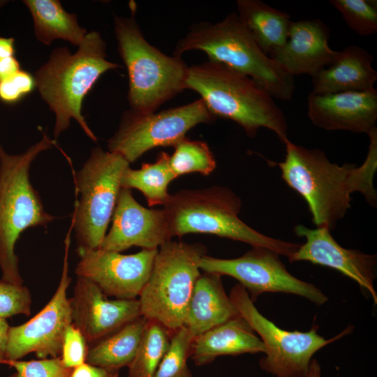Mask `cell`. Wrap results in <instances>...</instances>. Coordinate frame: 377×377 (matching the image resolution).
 Here are the masks:
<instances>
[{"mask_svg":"<svg viewBox=\"0 0 377 377\" xmlns=\"http://www.w3.org/2000/svg\"><path fill=\"white\" fill-rule=\"evenodd\" d=\"M367 157L359 166L332 163L325 152L284 142L286 156L278 163L284 182L306 202L312 222L331 231L350 207L351 195L360 193L372 206L377 203L374 179L377 171V128L369 134Z\"/></svg>","mask_w":377,"mask_h":377,"instance_id":"cell-1","label":"cell"},{"mask_svg":"<svg viewBox=\"0 0 377 377\" xmlns=\"http://www.w3.org/2000/svg\"><path fill=\"white\" fill-rule=\"evenodd\" d=\"M119 67L107 59L106 43L95 31L87 34L75 53L67 47L52 50L48 61L36 71L34 78L41 98L55 114V140L73 119L88 138L97 142L82 114V102L101 75Z\"/></svg>","mask_w":377,"mask_h":377,"instance_id":"cell-2","label":"cell"},{"mask_svg":"<svg viewBox=\"0 0 377 377\" xmlns=\"http://www.w3.org/2000/svg\"><path fill=\"white\" fill-rule=\"evenodd\" d=\"M186 89L197 92L216 117L235 121L250 138L260 128L288 140L285 114L273 98L249 77L225 64L208 60L188 66Z\"/></svg>","mask_w":377,"mask_h":377,"instance_id":"cell-3","label":"cell"},{"mask_svg":"<svg viewBox=\"0 0 377 377\" xmlns=\"http://www.w3.org/2000/svg\"><path fill=\"white\" fill-rule=\"evenodd\" d=\"M57 146L46 133L36 143L19 154L7 153L0 143V269L1 281L23 285L15 246L29 228L47 227L57 218L47 213L38 192L32 186L29 171L43 151Z\"/></svg>","mask_w":377,"mask_h":377,"instance_id":"cell-4","label":"cell"},{"mask_svg":"<svg viewBox=\"0 0 377 377\" xmlns=\"http://www.w3.org/2000/svg\"><path fill=\"white\" fill-rule=\"evenodd\" d=\"M193 50L249 77L272 98L289 101L293 97L294 77L263 52L237 13L216 23L193 24L177 43L173 55L182 57Z\"/></svg>","mask_w":377,"mask_h":377,"instance_id":"cell-5","label":"cell"},{"mask_svg":"<svg viewBox=\"0 0 377 377\" xmlns=\"http://www.w3.org/2000/svg\"><path fill=\"white\" fill-rule=\"evenodd\" d=\"M172 237L200 233L270 249L289 257L299 244L265 235L239 218L242 200L231 189L213 186L170 194L163 205Z\"/></svg>","mask_w":377,"mask_h":377,"instance_id":"cell-6","label":"cell"},{"mask_svg":"<svg viewBox=\"0 0 377 377\" xmlns=\"http://www.w3.org/2000/svg\"><path fill=\"white\" fill-rule=\"evenodd\" d=\"M117 50L128 75V101L131 110L151 113L186 89L188 66L151 45L133 17L115 15Z\"/></svg>","mask_w":377,"mask_h":377,"instance_id":"cell-7","label":"cell"},{"mask_svg":"<svg viewBox=\"0 0 377 377\" xmlns=\"http://www.w3.org/2000/svg\"><path fill=\"white\" fill-rule=\"evenodd\" d=\"M200 243L169 241L158 249L149 279L140 295L141 316L155 320L170 331L182 326L206 255Z\"/></svg>","mask_w":377,"mask_h":377,"instance_id":"cell-8","label":"cell"},{"mask_svg":"<svg viewBox=\"0 0 377 377\" xmlns=\"http://www.w3.org/2000/svg\"><path fill=\"white\" fill-rule=\"evenodd\" d=\"M130 163L120 154L96 147L73 174L77 199L71 225L78 249H98L121 190V177Z\"/></svg>","mask_w":377,"mask_h":377,"instance_id":"cell-9","label":"cell"},{"mask_svg":"<svg viewBox=\"0 0 377 377\" xmlns=\"http://www.w3.org/2000/svg\"><path fill=\"white\" fill-rule=\"evenodd\" d=\"M229 297L265 346V355L259 362L260 368L275 377H306L314 354L353 330L348 327L330 339L318 334L315 325L308 332L287 331L259 312L241 284L233 286Z\"/></svg>","mask_w":377,"mask_h":377,"instance_id":"cell-10","label":"cell"},{"mask_svg":"<svg viewBox=\"0 0 377 377\" xmlns=\"http://www.w3.org/2000/svg\"><path fill=\"white\" fill-rule=\"evenodd\" d=\"M216 119L201 98L158 112L130 109L123 113L118 129L108 140V151L133 163L154 148L175 147L192 128Z\"/></svg>","mask_w":377,"mask_h":377,"instance_id":"cell-11","label":"cell"},{"mask_svg":"<svg viewBox=\"0 0 377 377\" xmlns=\"http://www.w3.org/2000/svg\"><path fill=\"white\" fill-rule=\"evenodd\" d=\"M279 256L270 249L256 246L232 259L205 255L199 267L205 272L227 275L237 279L253 302L264 293H284L303 297L318 306L325 304L327 297L313 283L292 275Z\"/></svg>","mask_w":377,"mask_h":377,"instance_id":"cell-12","label":"cell"},{"mask_svg":"<svg viewBox=\"0 0 377 377\" xmlns=\"http://www.w3.org/2000/svg\"><path fill=\"white\" fill-rule=\"evenodd\" d=\"M72 226L64 240V256L58 287L49 302L35 316L18 326L10 327L5 360H20L34 353L39 359L60 357L66 327L72 323L67 289L71 281L68 275V254Z\"/></svg>","mask_w":377,"mask_h":377,"instance_id":"cell-13","label":"cell"},{"mask_svg":"<svg viewBox=\"0 0 377 377\" xmlns=\"http://www.w3.org/2000/svg\"><path fill=\"white\" fill-rule=\"evenodd\" d=\"M156 249H142L129 255L101 249H78L77 276L95 283L106 295L135 299L150 275Z\"/></svg>","mask_w":377,"mask_h":377,"instance_id":"cell-14","label":"cell"},{"mask_svg":"<svg viewBox=\"0 0 377 377\" xmlns=\"http://www.w3.org/2000/svg\"><path fill=\"white\" fill-rule=\"evenodd\" d=\"M111 221L98 249L119 253L131 246L156 249L172 237L163 209L143 207L128 188H121Z\"/></svg>","mask_w":377,"mask_h":377,"instance_id":"cell-15","label":"cell"},{"mask_svg":"<svg viewBox=\"0 0 377 377\" xmlns=\"http://www.w3.org/2000/svg\"><path fill=\"white\" fill-rule=\"evenodd\" d=\"M72 323L88 343H94L140 318L138 300H108L93 282L77 276L69 299Z\"/></svg>","mask_w":377,"mask_h":377,"instance_id":"cell-16","label":"cell"},{"mask_svg":"<svg viewBox=\"0 0 377 377\" xmlns=\"http://www.w3.org/2000/svg\"><path fill=\"white\" fill-rule=\"evenodd\" d=\"M294 230L296 235L305 237L306 242L300 244L299 248L288 258L290 263L308 261L337 269L366 290L376 304L377 293L374 288L377 263L376 255L342 247L326 227L309 229L298 225Z\"/></svg>","mask_w":377,"mask_h":377,"instance_id":"cell-17","label":"cell"},{"mask_svg":"<svg viewBox=\"0 0 377 377\" xmlns=\"http://www.w3.org/2000/svg\"><path fill=\"white\" fill-rule=\"evenodd\" d=\"M307 114L316 126L327 131H348L367 135L377 121V90L343 91L307 98Z\"/></svg>","mask_w":377,"mask_h":377,"instance_id":"cell-18","label":"cell"},{"mask_svg":"<svg viewBox=\"0 0 377 377\" xmlns=\"http://www.w3.org/2000/svg\"><path fill=\"white\" fill-rule=\"evenodd\" d=\"M329 27L319 19L291 22L286 43L273 50L269 57L293 77L316 75L332 64L340 52L328 45Z\"/></svg>","mask_w":377,"mask_h":377,"instance_id":"cell-19","label":"cell"},{"mask_svg":"<svg viewBox=\"0 0 377 377\" xmlns=\"http://www.w3.org/2000/svg\"><path fill=\"white\" fill-rule=\"evenodd\" d=\"M373 61V56L360 46L345 47L332 64L312 77L311 94L323 95L374 89L377 72L371 66Z\"/></svg>","mask_w":377,"mask_h":377,"instance_id":"cell-20","label":"cell"},{"mask_svg":"<svg viewBox=\"0 0 377 377\" xmlns=\"http://www.w3.org/2000/svg\"><path fill=\"white\" fill-rule=\"evenodd\" d=\"M265 352L261 339L239 315L195 337L191 343L190 357L195 365L201 366L221 355Z\"/></svg>","mask_w":377,"mask_h":377,"instance_id":"cell-21","label":"cell"},{"mask_svg":"<svg viewBox=\"0 0 377 377\" xmlns=\"http://www.w3.org/2000/svg\"><path fill=\"white\" fill-rule=\"evenodd\" d=\"M225 292L221 276L204 272L198 276L184 326L193 339L205 332L239 316Z\"/></svg>","mask_w":377,"mask_h":377,"instance_id":"cell-22","label":"cell"},{"mask_svg":"<svg viewBox=\"0 0 377 377\" xmlns=\"http://www.w3.org/2000/svg\"><path fill=\"white\" fill-rule=\"evenodd\" d=\"M237 15L265 54L282 47L287 41L291 23L287 13L259 0L237 1Z\"/></svg>","mask_w":377,"mask_h":377,"instance_id":"cell-23","label":"cell"},{"mask_svg":"<svg viewBox=\"0 0 377 377\" xmlns=\"http://www.w3.org/2000/svg\"><path fill=\"white\" fill-rule=\"evenodd\" d=\"M140 316L89 347L86 362L103 368L115 377L133 362L147 322Z\"/></svg>","mask_w":377,"mask_h":377,"instance_id":"cell-24","label":"cell"},{"mask_svg":"<svg viewBox=\"0 0 377 377\" xmlns=\"http://www.w3.org/2000/svg\"><path fill=\"white\" fill-rule=\"evenodd\" d=\"M34 20L36 39L49 45L62 39L79 46L87 32L77 22V15L67 13L58 0H25Z\"/></svg>","mask_w":377,"mask_h":377,"instance_id":"cell-25","label":"cell"},{"mask_svg":"<svg viewBox=\"0 0 377 377\" xmlns=\"http://www.w3.org/2000/svg\"><path fill=\"white\" fill-rule=\"evenodd\" d=\"M170 156L159 153L154 163H145L140 169L128 166L121 177V188L140 191L145 197L149 207L163 205L170 193L169 184L175 178L170 164Z\"/></svg>","mask_w":377,"mask_h":377,"instance_id":"cell-26","label":"cell"},{"mask_svg":"<svg viewBox=\"0 0 377 377\" xmlns=\"http://www.w3.org/2000/svg\"><path fill=\"white\" fill-rule=\"evenodd\" d=\"M172 331L161 323L148 319L135 356L128 367V377H154L169 349Z\"/></svg>","mask_w":377,"mask_h":377,"instance_id":"cell-27","label":"cell"},{"mask_svg":"<svg viewBox=\"0 0 377 377\" xmlns=\"http://www.w3.org/2000/svg\"><path fill=\"white\" fill-rule=\"evenodd\" d=\"M170 158L172 171L177 178L182 175L198 172L209 175L216 167L214 156L207 142L185 138L175 147Z\"/></svg>","mask_w":377,"mask_h":377,"instance_id":"cell-28","label":"cell"},{"mask_svg":"<svg viewBox=\"0 0 377 377\" xmlns=\"http://www.w3.org/2000/svg\"><path fill=\"white\" fill-rule=\"evenodd\" d=\"M193 341V338L184 326L172 331L169 349L154 377H193L187 364Z\"/></svg>","mask_w":377,"mask_h":377,"instance_id":"cell-29","label":"cell"},{"mask_svg":"<svg viewBox=\"0 0 377 377\" xmlns=\"http://www.w3.org/2000/svg\"><path fill=\"white\" fill-rule=\"evenodd\" d=\"M348 27L360 36L377 31V1L371 0H331Z\"/></svg>","mask_w":377,"mask_h":377,"instance_id":"cell-30","label":"cell"},{"mask_svg":"<svg viewBox=\"0 0 377 377\" xmlns=\"http://www.w3.org/2000/svg\"><path fill=\"white\" fill-rule=\"evenodd\" d=\"M14 367L16 373L10 377H70L73 369L64 365L60 357L37 360H2Z\"/></svg>","mask_w":377,"mask_h":377,"instance_id":"cell-31","label":"cell"},{"mask_svg":"<svg viewBox=\"0 0 377 377\" xmlns=\"http://www.w3.org/2000/svg\"><path fill=\"white\" fill-rule=\"evenodd\" d=\"M31 295L24 285H17L0 281V318L17 314L29 316Z\"/></svg>","mask_w":377,"mask_h":377,"instance_id":"cell-32","label":"cell"},{"mask_svg":"<svg viewBox=\"0 0 377 377\" xmlns=\"http://www.w3.org/2000/svg\"><path fill=\"white\" fill-rule=\"evenodd\" d=\"M82 332L73 323L66 329L61 346L60 358L68 368L75 367L86 362L89 346Z\"/></svg>","mask_w":377,"mask_h":377,"instance_id":"cell-33","label":"cell"},{"mask_svg":"<svg viewBox=\"0 0 377 377\" xmlns=\"http://www.w3.org/2000/svg\"><path fill=\"white\" fill-rule=\"evenodd\" d=\"M36 87L34 76L20 70L12 76L0 81V100L6 103L18 102Z\"/></svg>","mask_w":377,"mask_h":377,"instance_id":"cell-34","label":"cell"},{"mask_svg":"<svg viewBox=\"0 0 377 377\" xmlns=\"http://www.w3.org/2000/svg\"><path fill=\"white\" fill-rule=\"evenodd\" d=\"M70 377H115L108 370L84 362L73 369Z\"/></svg>","mask_w":377,"mask_h":377,"instance_id":"cell-35","label":"cell"},{"mask_svg":"<svg viewBox=\"0 0 377 377\" xmlns=\"http://www.w3.org/2000/svg\"><path fill=\"white\" fill-rule=\"evenodd\" d=\"M20 70V62L15 56L0 59V81L7 79Z\"/></svg>","mask_w":377,"mask_h":377,"instance_id":"cell-36","label":"cell"},{"mask_svg":"<svg viewBox=\"0 0 377 377\" xmlns=\"http://www.w3.org/2000/svg\"><path fill=\"white\" fill-rule=\"evenodd\" d=\"M9 328L6 319L0 318V362L6 358Z\"/></svg>","mask_w":377,"mask_h":377,"instance_id":"cell-37","label":"cell"},{"mask_svg":"<svg viewBox=\"0 0 377 377\" xmlns=\"http://www.w3.org/2000/svg\"><path fill=\"white\" fill-rule=\"evenodd\" d=\"M15 39L0 36V59L14 57Z\"/></svg>","mask_w":377,"mask_h":377,"instance_id":"cell-38","label":"cell"},{"mask_svg":"<svg viewBox=\"0 0 377 377\" xmlns=\"http://www.w3.org/2000/svg\"><path fill=\"white\" fill-rule=\"evenodd\" d=\"M306 377H322L320 365L317 360H311Z\"/></svg>","mask_w":377,"mask_h":377,"instance_id":"cell-39","label":"cell"}]
</instances>
